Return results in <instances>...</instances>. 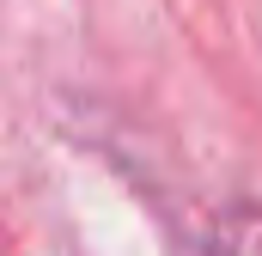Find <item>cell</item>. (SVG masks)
<instances>
[{
	"instance_id": "obj_1",
	"label": "cell",
	"mask_w": 262,
	"mask_h": 256,
	"mask_svg": "<svg viewBox=\"0 0 262 256\" xmlns=\"http://www.w3.org/2000/svg\"><path fill=\"white\" fill-rule=\"evenodd\" d=\"M213 256H262V207H238L220 220Z\"/></svg>"
}]
</instances>
